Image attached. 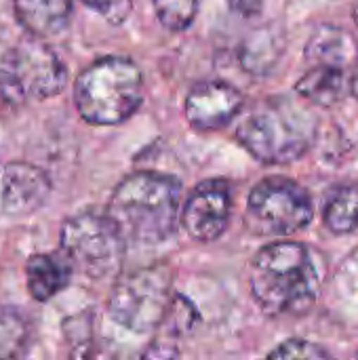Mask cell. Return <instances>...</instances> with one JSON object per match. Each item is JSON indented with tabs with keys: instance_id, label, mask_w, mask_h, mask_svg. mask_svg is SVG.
Returning a JSON list of instances; mask_svg holds the SVG:
<instances>
[{
	"instance_id": "20",
	"label": "cell",
	"mask_w": 358,
	"mask_h": 360,
	"mask_svg": "<svg viewBox=\"0 0 358 360\" xmlns=\"http://www.w3.org/2000/svg\"><path fill=\"white\" fill-rule=\"evenodd\" d=\"M160 25L169 32H184L198 13V0H152Z\"/></svg>"
},
{
	"instance_id": "3",
	"label": "cell",
	"mask_w": 358,
	"mask_h": 360,
	"mask_svg": "<svg viewBox=\"0 0 358 360\" xmlns=\"http://www.w3.org/2000/svg\"><path fill=\"white\" fill-rule=\"evenodd\" d=\"M314 114L291 97H268L255 103L236 129L238 143L264 165L300 160L314 143Z\"/></svg>"
},
{
	"instance_id": "13",
	"label": "cell",
	"mask_w": 358,
	"mask_h": 360,
	"mask_svg": "<svg viewBox=\"0 0 358 360\" xmlns=\"http://www.w3.org/2000/svg\"><path fill=\"white\" fill-rule=\"evenodd\" d=\"M15 17L34 38H51L70 25L72 0H13Z\"/></svg>"
},
{
	"instance_id": "5",
	"label": "cell",
	"mask_w": 358,
	"mask_h": 360,
	"mask_svg": "<svg viewBox=\"0 0 358 360\" xmlns=\"http://www.w3.org/2000/svg\"><path fill=\"white\" fill-rule=\"evenodd\" d=\"M173 281L175 270L165 262L118 276L108 300L110 319L131 333L154 331L162 323L175 295Z\"/></svg>"
},
{
	"instance_id": "16",
	"label": "cell",
	"mask_w": 358,
	"mask_h": 360,
	"mask_svg": "<svg viewBox=\"0 0 358 360\" xmlns=\"http://www.w3.org/2000/svg\"><path fill=\"white\" fill-rule=\"evenodd\" d=\"M295 91H298V95L306 97L308 101H312L317 105H333L346 95L348 80H346L344 70L312 65L298 80Z\"/></svg>"
},
{
	"instance_id": "7",
	"label": "cell",
	"mask_w": 358,
	"mask_h": 360,
	"mask_svg": "<svg viewBox=\"0 0 358 360\" xmlns=\"http://www.w3.org/2000/svg\"><path fill=\"white\" fill-rule=\"evenodd\" d=\"M124 245L112 219L99 211H82L65 219L61 228V249L70 268L93 281H106L120 272Z\"/></svg>"
},
{
	"instance_id": "1",
	"label": "cell",
	"mask_w": 358,
	"mask_h": 360,
	"mask_svg": "<svg viewBox=\"0 0 358 360\" xmlns=\"http://www.w3.org/2000/svg\"><path fill=\"white\" fill-rule=\"evenodd\" d=\"M319 272L302 243H272L251 259L249 289L268 316H304L319 297Z\"/></svg>"
},
{
	"instance_id": "8",
	"label": "cell",
	"mask_w": 358,
	"mask_h": 360,
	"mask_svg": "<svg viewBox=\"0 0 358 360\" xmlns=\"http://www.w3.org/2000/svg\"><path fill=\"white\" fill-rule=\"evenodd\" d=\"M314 217V205L304 186L287 177H266L249 194L245 221L257 236H291Z\"/></svg>"
},
{
	"instance_id": "19",
	"label": "cell",
	"mask_w": 358,
	"mask_h": 360,
	"mask_svg": "<svg viewBox=\"0 0 358 360\" xmlns=\"http://www.w3.org/2000/svg\"><path fill=\"white\" fill-rule=\"evenodd\" d=\"M283 53V42L276 32L270 30H257L241 49V61L243 68L253 74H266L270 68H274L276 59Z\"/></svg>"
},
{
	"instance_id": "23",
	"label": "cell",
	"mask_w": 358,
	"mask_h": 360,
	"mask_svg": "<svg viewBox=\"0 0 358 360\" xmlns=\"http://www.w3.org/2000/svg\"><path fill=\"white\" fill-rule=\"evenodd\" d=\"M82 2L112 25L124 23L133 11V0H82Z\"/></svg>"
},
{
	"instance_id": "24",
	"label": "cell",
	"mask_w": 358,
	"mask_h": 360,
	"mask_svg": "<svg viewBox=\"0 0 358 360\" xmlns=\"http://www.w3.org/2000/svg\"><path fill=\"white\" fill-rule=\"evenodd\" d=\"M230 11L241 15L243 19H253L262 15L264 11V0H226Z\"/></svg>"
},
{
	"instance_id": "12",
	"label": "cell",
	"mask_w": 358,
	"mask_h": 360,
	"mask_svg": "<svg viewBox=\"0 0 358 360\" xmlns=\"http://www.w3.org/2000/svg\"><path fill=\"white\" fill-rule=\"evenodd\" d=\"M198 319L196 306L184 295L175 293L162 323L154 329L156 335L146 346L139 360H179L181 340L192 333Z\"/></svg>"
},
{
	"instance_id": "14",
	"label": "cell",
	"mask_w": 358,
	"mask_h": 360,
	"mask_svg": "<svg viewBox=\"0 0 358 360\" xmlns=\"http://www.w3.org/2000/svg\"><path fill=\"white\" fill-rule=\"evenodd\" d=\"M304 55L312 65L344 70L357 57V42L344 27L325 23L312 32Z\"/></svg>"
},
{
	"instance_id": "18",
	"label": "cell",
	"mask_w": 358,
	"mask_h": 360,
	"mask_svg": "<svg viewBox=\"0 0 358 360\" xmlns=\"http://www.w3.org/2000/svg\"><path fill=\"white\" fill-rule=\"evenodd\" d=\"M30 346V319L17 308H0V360H25Z\"/></svg>"
},
{
	"instance_id": "25",
	"label": "cell",
	"mask_w": 358,
	"mask_h": 360,
	"mask_svg": "<svg viewBox=\"0 0 358 360\" xmlns=\"http://www.w3.org/2000/svg\"><path fill=\"white\" fill-rule=\"evenodd\" d=\"M348 91L354 95L358 99V65H357V70L352 72V76H350V80H348Z\"/></svg>"
},
{
	"instance_id": "26",
	"label": "cell",
	"mask_w": 358,
	"mask_h": 360,
	"mask_svg": "<svg viewBox=\"0 0 358 360\" xmlns=\"http://www.w3.org/2000/svg\"><path fill=\"white\" fill-rule=\"evenodd\" d=\"M352 17H354V23H357L358 27V0L354 2V6H352Z\"/></svg>"
},
{
	"instance_id": "9",
	"label": "cell",
	"mask_w": 358,
	"mask_h": 360,
	"mask_svg": "<svg viewBox=\"0 0 358 360\" xmlns=\"http://www.w3.org/2000/svg\"><path fill=\"white\" fill-rule=\"evenodd\" d=\"M232 188L226 179L200 181L179 211L184 230L198 243L217 240L230 224Z\"/></svg>"
},
{
	"instance_id": "15",
	"label": "cell",
	"mask_w": 358,
	"mask_h": 360,
	"mask_svg": "<svg viewBox=\"0 0 358 360\" xmlns=\"http://www.w3.org/2000/svg\"><path fill=\"white\" fill-rule=\"evenodd\" d=\"M72 278V268L65 257L53 253H36L25 264L27 291L36 302H49L61 293Z\"/></svg>"
},
{
	"instance_id": "2",
	"label": "cell",
	"mask_w": 358,
	"mask_h": 360,
	"mask_svg": "<svg viewBox=\"0 0 358 360\" xmlns=\"http://www.w3.org/2000/svg\"><path fill=\"white\" fill-rule=\"evenodd\" d=\"M179 202L181 184L177 177L139 171L116 186L103 213L124 243L158 245L173 236L181 211Z\"/></svg>"
},
{
	"instance_id": "6",
	"label": "cell",
	"mask_w": 358,
	"mask_h": 360,
	"mask_svg": "<svg viewBox=\"0 0 358 360\" xmlns=\"http://www.w3.org/2000/svg\"><path fill=\"white\" fill-rule=\"evenodd\" d=\"M68 84V70L53 49L38 38L23 40L0 57V108L27 99H49Z\"/></svg>"
},
{
	"instance_id": "4",
	"label": "cell",
	"mask_w": 358,
	"mask_h": 360,
	"mask_svg": "<svg viewBox=\"0 0 358 360\" xmlns=\"http://www.w3.org/2000/svg\"><path fill=\"white\" fill-rule=\"evenodd\" d=\"M143 74L133 59L110 55L82 70L74 82L76 110L84 122L114 127L127 122L141 105Z\"/></svg>"
},
{
	"instance_id": "22",
	"label": "cell",
	"mask_w": 358,
	"mask_h": 360,
	"mask_svg": "<svg viewBox=\"0 0 358 360\" xmlns=\"http://www.w3.org/2000/svg\"><path fill=\"white\" fill-rule=\"evenodd\" d=\"M68 360H118L108 342H99L91 335V329H82V335L74 340Z\"/></svg>"
},
{
	"instance_id": "17",
	"label": "cell",
	"mask_w": 358,
	"mask_h": 360,
	"mask_svg": "<svg viewBox=\"0 0 358 360\" xmlns=\"http://www.w3.org/2000/svg\"><path fill=\"white\" fill-rule=\"evenodd\" d=\"M323 219L333 234H350L358 230L357 184H344L329 192L323 209Z\"/></svg>"
},
{
	"instance_id": "10",
	"label": "cell",
	"mask_w": 358,
	"mask_h": 360,
	"mask_svg": "<svg viewBox=\"0 0 358 360\" xmlns=\"http://www.w3.org/2000/svg\"><path fill=\"white\" fill-rule=\"evenodd\" d=\"M243 105L245 97L236 86L224 80H207L188 91L184 110L192 129L209 133L228 127Z\"/></svg>"
},
{
	"instance_id": "11",
	"label": "cell",
	"mask_w": 358,
	"mask_h": 360,
	"mask_svg": "<svg viewBox=\"0 0 358 360\" xmlns=\"http://www.w3.org/2000/svg\"><path fill=\"white\" fill-rule=\"evenodd\" d=\"M53 184L46 171L30 162H8L0 181V207L11 217L38 211L51 196Z\"/></svg>"
},
{
	"instance_id": "21",
	"label": "cell",
	"mask_w": 358,
	"mask_h": 360,
	"mask_svg": "<svg viewBox=\"0 0 358 360\" xmlns=\"http://www.w3.org/2000/svg\"><path fill=\"white\" fill-rule=\"evenodd\" d=\"M262 360H333L331 354L308 340H287L279 344L272 352H268Z\"/></svg>"
}]
</instances>
